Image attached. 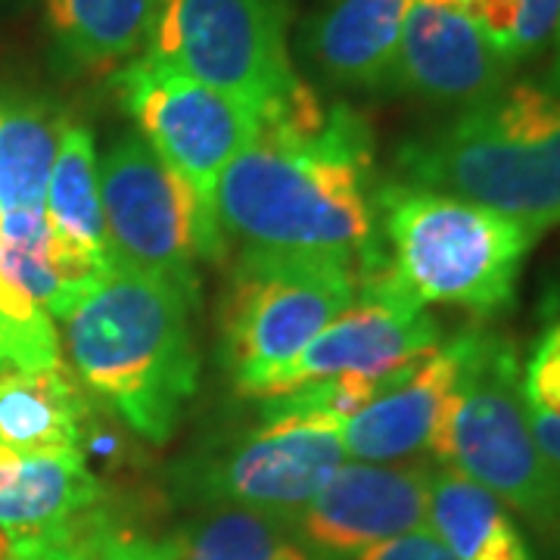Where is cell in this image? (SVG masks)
<instances>
[{
  "instance_id": "13",
  "label": "cell",
  "mask_w": 560,
  "mask_h": 560,
  "mask_svg": "<svg viewBox=\"0 0 560 560\" xmlns=\"http://www.w3.org/2000/svg\"><path fill=\"white\" fill-rule=\"evenodd\" d=\"M508 69L458 0H411L389 88L440 106H474L504 88Z\"/></svg>"
},
{
  "instance_id": "24",
  "label": "cell",
  "mask_w": 560,
  "mask_h": 560,
  "mask_svg": "<svg viewBox=\"0 0 560 560\" xmlns=\"http://www.w3.org/2000/svg\"><path fill=\"white\" fill-rule=\"evenodd\" d=\"M560 28V0H523L517 28L508 47L511 66L529 60L548 47V40L558 35Z\"/></svg>"
},
{
  "instance_id": "4",
  "label": "cell",
  "mask_w": 560,
  "mask_h": 560,
  "mask_svg": "<svg viewBox=\"0 0 560 560\" xmlns=\"http://www.w3.org/2000/svg\"><path fill=\"white\" fill-rule=\"evenodd\" d=\"M381 271L418 305H455L499 315L517 290L536 231L495 209L423 190L405 180L374 194Z\"/></svg>"
},
{
  "instance_id": "26",
  "label": "cell",
  "mask_w": 560,
  "mask_h": 560,
  "mask_svg": "<svg viewBox=\"0 0 560 560\" xmlns=\"http://www.w3.org/2000/svg\"><path fill=\"white\" fill-rule=\"evenodd\" d=\"M355 560H455V555L440 541V536L423 526L415 533H405L399 539L374 545L368 551H361Z\"/></svg>"
},
{
  "instance_id": "5",
  "label": "cell",
  "mask_w": 560,
  "mask_h": 560,
  "mask_svg": "<svg viewBox=\"0 0 560 560\" xmlns=\"http://www.w3.org/2000/svg\"><path fill=\"white\" fill-rule=\"evenodd\" d=\"M430 452L526 521L560 526V474L533 440L517 352L499 334L460 330L458 381L442 405Z\"/></svg>"
},
{
  "instance_id": "20",
  "label": "cell",
  "mask_w": 560,
  "mask_h": 560,
  "mask_svg": "<svg viewBox=\"0 0 560 560\" xmlns=\"http://www.w3.org/2000/svg\"><path fill=\"white\" fill-rule=\"evenodd\" d=\"M62 128V116L47 103L0 97V215L44 212Z\"/></svg>"
},
{
  "instance_id": "9",
  "label": "cell",
  "mask_w": 560,
  "mask_h": 560,
  "mask_svg": "<svg viewBox=\"0 0 560 560\" xmlns=\"http://www.w3.org/2000/svg\"><path fill=\"white\" fill-rule=\"evenodd\" d=\"M113 88L125 113L138 121L140 138L187 180L202 209L219 221L215 187L221 172L256 138L259 109L150 57L125 62L113 75Z\"/></svg>"
},
{
  "instance_id": "27",
  "label": "cell",
  "mask_w": 560,
  "mask_h": 560,
  "mask_svg": "<svg viewBox=\"0 0 560 560\" xmlns=\"http://www.w3.org/2000/svg\"><path fill=\"white\" fill-rule=\"evenodd\" d=\"M0 560H22L20 545H16V539H13V533H10V529H3V526H0Z\"/></svg>"
},
{
  "instance_id": "14",
  "label": "cell",
  "mask_w": 560,
  "mask_h": 560,
  "mask_svg": "<svg viewBox=\"0 0 560 560\" xmlns=\"http://www.w3.org/2000/svg\"><path fill=\"white\" fill-rule=\"evenodd\" d=\"M101 504L103 486L81 452L25 455L0 445V526L13 533L20 558L88 521Z\"/></svg>"
},
{
  "instance_id": "21",
  "label": "cell",
  "mask_w": 560,
  "mask_h": 560,
  "mask_svg": "<svg viewBox=\"0 0 560 560\" xmlns=\"http://www.w3.org/2000/svg\"><path fill=\"white\" fill-rule=\"evenodd\" d=\"M156 545L162 560H324L287 523L241 508H209Z\"/></svg>"
},
{
  "instance_id": "23",
  "label": "cell",
  "mask_w": 560,
  "mask_h": 560,
  "mask_svg": "<svg viewBox=\"0 0 560 560\" xmlns=\"http://www.w3.org/2000/svg\"><path fill=\"white\" fill-rule=\"evenodd\" d=\"M22 560H162L160 545L116 526L101 511L54 541L28 551Z\"/></svg>"
},
{
  "instance_id": "2",
  "label": "cell",
  "mask_w": 560,
  "mask_h": 560,
  "mask_svg": "<svg viewBox=\"0 0 560 560\" xmlns=\"http://www.w3.org/2000/svg\"><path fill=\"white\" fill-rule=\"evenodd\" d=\"M175 287L113 265L60 318L66 368L143 440L165 442L197 393L200 352Z\"/></svg>"
},
{
  "instance_id": "8",
  "label": "cell",
  "mask_w": 560,
  "mask_h": 560,
  "mask_svg": "<svg viewBox=\"0 0 560 560\" xmlns=\"http://www.w3.org/2000/svg\"><path fill=\"white\" fill-rule=\"evenodd\" d=\"M287 22V0H160L143 57L268 116L305 91Z\"/></svg>"
},
{
  "instance_id": "19",
  "label": "cell",
  "mask_w": 560,
  "mask_h": 560,
  "mask_svg": "<svg viewBox=\"0 0 560 560\" xmlns=\"http://www.w3.org/2000/svg\"><path fill=\"white\" fill-rule=\"evenodd\" d=\"M160 0H47V25L62 62L106 69L135 60L150 40Z\"/></svg>"
},
{
  "instance_id": "18",
  "label": "cell",
  "mask_w": 560,
  "mask_h": 560,
  "mask_svg": "<svg viewBox=\"0 0 560 560\" xmlns=\"http://www.w3.org/2000/svg\"><path fill=\"white\" fill-rule=\"evenodd\" d=\"M427 526L455 560H536L508 504L455 467L430 477Z\"/></svg>"
},
{
  "instance_id": "25",
  "label": "cell",
  "mask_w": 560,
  "mask_h": 560,
  "mask_svg": "<svg viewBox=\"0 0 560 560\" xmlns=\"http://www.w3.org/2000/svg\"><path fill=\"white\" fill-rule=\"evenodd\" d=\"M458 3L504 54V60H508V47H511L514 28H517L523 0H458Z\"/></svg>"
},
{
  "instance_id": "11",
  "label": "cell",
  "mask_w": 560,
  "mask_h": 560,
  "mask_svg": "<svg viewBox=\"0 0 560 560\" xmlns=\"http://www.w3.org/2000/svg\"><path fill=\"white\" fill-rule=\"evenodd\" d=\"M442 330L427 308L408 300L383 271L359 283L349 308L302 349V355L271 386V396L327 377H371L401 383L420 361L440 349Z\"/></svg>"
},
{
  "instance_id": "22",
  "label": "cell",
  "mask_w": 560,
  "mask_h": 560,
  "mask_svg": "<svg viewBox=\"0 0 560 560\" xmlns=\"http://www.w3.org/2000/svg\"><path fill=\"white\" fill-rule=\"evenodd\" d=\"M523 411L545 460L560 474V318L545 330L521 374Z\"/></svg>"
},
{
  "instance_id": "12",
  "label": "cell",
  "mask_w": 560,
  "mask_h": 560,
  "mask_svg": "<svg viewBox=\"0 0 560 560\" xmlns=\"http://www.w3.org/2000/svg\"><path fill=\"white\" fill-rule=\"evenodd\" d=\"M430 477L423 467L346 460L290 529L324 560H355L374 545L427 526Z\"/></svg>"
},
{
  "instance_id": "17",
  "label": "cell",
  "mask_w": 560,
  "mask_h": 560,
  "mask_svg": "<svg viewBox=\"0 0 560 560\" xmlns=\"http://www.w3.org/2000/svg\"><path fill=\"white\" fill-rule=\"evenodd\" d=\"M88 427V396L75 374L54 368H0V445L44 455L81 452Z\"/></svg>"
},
{
  "instance_id": "16",
  "label": "cell",
  "mask_w": 560,
  "mask_h": 560,
  "mask_svg": "<svg viewBox=\"0 0 560 560\" xmlns=\"http://www.w3.org/2000/svg\"><path fill=\"white\" fill-rule=\"evenodd\" d=\"M411 0H327L302 25L312 72L337 88H389Z\"/></svg>"
},
{
  "instance_id": "28",
  "label": "cell",
  "mask_w": 560,
  "mask_h": 560,
  "mask_svg": "<svg viewBox=\"0 0 560 560\" xmlns=\"http://www.w3.org/2000/svg\"><path fill=\"white\" fill-rule=\"evenodd\" d=\"M560 32V28H558ZM551 84H558L560 88V50H558V69H555V81H551Z\"/></svg>"
},
{
  "instance_id": "7",
  "label": "cell",
  "mask_w": 560,
  "mask_h": 560,
  "mask_svg": "<svg viewBox=\"0 0 560 560\" xmlns=\"http://www.w3.org/2000/svg\"><path fill=\"white\" fill-rule=\"evenodd\" d=\"M97 178L109 261L162 280L197 305V261L224 259L228 243L187 180L138 131L113 140Z\"/></svg>"
},
{
  "instance_id": "15",
  "label": "cell",
  "mask_w": 560,
  "mask_h": 560,
  "mask_svg": "<svg viewBox=\"0 0 560 560\" xmlns=\"http://www.w3.org/2000/svg\"><path fill=\"white\" fill-rule=\"evenodd\" d=\"M458 368L460 334H455L448 342H440V349L420 361L405 381L342 423L340 436L346 458L396 464L420 452H430L442 405L458 381Z\"/></svg>"
},
{
  "instance_id": "6",
  "label": "cell",
  "mask_w": 560,
  "mask_h": 560,
  "mask_svg": "<svg viewBox=\"0 0 560 560\" xmlns=\"http://www.w3.org/2000/svg\"><path fill=\"white\" fill-rule=\"evenodd\" d=\"M359 268L318 253L241 249L221 300V364L265 399L302 349L359 296Z\"/></svg>"
},
{
  "instance_id": "10",
  "label": "cell",
  "mask_w": 560,
  "mask_h": 560,
  "mask_svg": "<svg viewBox=\"0 0 560 560\" xmlns=\"http://www.w3.org/2000/svg\"><path fill=\"white\" fill-rule=\"evenodd\" d=\"M346 460L340 423L261 408L253 433L187 467L180 482L206 508H241L290 526Z\"/></svg>"
},
{
  "instance_id": "3",
  "label": "cell",
  "mask_w": 560,
  "mask_h": 560,
  "mask_svg": "<svg viewBox=\"0 0 560 560\" xmlns=\"http://www.w3.org/2000/svg\"><path fill=\"white\" fill-rule=\"evenodd\" d=\"M405 184L495 209L541 234L560 224V88L521 81L401 143Z\"/></svg>"
},
{
  "instance_id": "1",
  "label": "cell",
  "mask_w": 560,
  "mask_h": 560,
  "mask_svg": "<svg viewBox=\"0 0 560 560\" xmlns=\"http://www.w3.org/2000/svg\"><path fill=\"white\" fill-rule=\"evenodd\" d=\"M374 138L346 103H324L308 88L261 116L215 187L224 243L241 249L318 253L352 261L359 278L381 271L374 219Z\"/></svg>"
}]
</instances>
